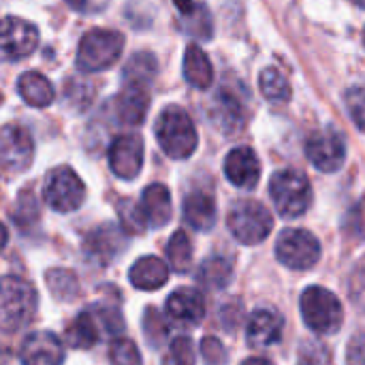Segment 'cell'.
Returning <instances> with one entry per match:
<instances>
[{
	"instance_id": "cell-1",
	"label": "cell",
	"mask_w": 365,
	"mask_h": 365,
	"mask_svg": "<svg viewBox=\"0 0 365 365\" xmlns=\"http://www.w3.org/2000/svg\"><path fill=\"white\" fill-rule=\"evenodd\" d=\"M156 139L163 152L175 160H184L192 156L199 143V135L192 118L178 105L163 109L156 120Z\"/></svg>"
},
{
	"instance_id": "cell-2",
	"label": "cell",
	"mask_w": 365,
	"mask_h": 365,
	"mask_svg": "<svg viewBox=\"0 0 365 365\" xmlns=\"http://www.w3.org/2000/svg\"><path fill=\"white\" fill-rule=\"evenodd\" d=\"M36 312V291L21 278L6 276L0 284V325L4 334L24 329Z\"/></svg>"
},
{
	"instance_id": "cell-3",
	"label": "cell",
	"mask_w": 365,
	"mask_h": 365,
	"mask_svg": "<svg viewBox=\"0 0 365 365\" xmlns=\"http://www.w3.org/2000/svg\"><path fill=\"white\" fill-rule=\"evenodd\" d=\"M274 207L282 218H297L308 212L312 203V186L297 169H282L269 182Z\"/></svg>"
},
{
	"instance_id": "cell-4",
	"label": "cell",
	"mask_w": 365,
	"mask_h": 365,
	"mask_svg": "<svg viewBox=\"0 0 365 365\" xmlns=\"http://www.w3.org/2000/svg\"><path fill=\"white\" fill-rule=\"evenodd\" d=\"M299 308H302L304 323L314 334L331 336L344 323V312H342L340 299L331 291H327L323 287H310V289H306L304 295H302Z\"/></svg>"
},
{
	"instance_id": "cell-5",
	"label": "cell",
	"mask_w": 365,
	"mask_h": 365,
	"mask_svg": "<svg viewBox=\"0 0 365 365\" xmlns=\"http://www.w3.org/2000/svg\"><path fill=\"white\" fill-rule=\"evenodd\" d=\"M227 227L233 237L244 246H257L265 242L274 229V218L259 201H240L227 216Z\"/></svg>"
},
{
	"instance_id": "cell-6",
	"label": "cell",
	"mask_w": 365,
	"mask_h": 365,
	"mask_svg": "<svg viewBox=\"0 0 365 365\" xmlns=\"http://www.w3.org/2000/svg\"><path fill=\"white\" fill-rule=\"evenodd\" d=\"M124 36L115 30H90L77 49V66L86 73L111 68L122 53Z\"/></svg>"
},
{
	"instance_id": "cell-7",
	"label": "cell",
	"mask_w": 365,
	"mask_h": 365,
	"mask_svg": "<svg viewBox=\"0 0 365 365\" xmlns=\"http://www.w3.org/2000/svg\"><path fill=\"white\" fill-rule=\"evenodd\" d=\"M276 257L291 269H308L319 263L321 244L306 229H287L278 235Z\"/></svg>"
},
{
	"instance_id": "cell-8",
	"label": "cell",
	"mask_w": 365,
	"mask_h": 365,
	"mask_svg": "<svg viewBox=\"0 0 365 365\" xmlns=\"http://www.w3.org/2000/svg\"><path fill=\"white\" fill-rule=\"evenodd\" d=\"M86 199V186L81 178L71 167H58L47 175L45 182V201L51 210L68 214L81 207Z\"/></svg>"
},
{
	"instance_id": "cell-9",
	"label": "cell",
	"mask_w": 365,
	"mask_h": 365,
	"mask_svg": "<svg viewBox=\"0 0 365 365\" xmlns=\"http://www.w3.org/2000/svg\"><path fill=\"white\" fill-rule=\"evenodd\" d=\"M306 156L319 171L334 173L346 160V141L336 128L327 126L306 141Z\"/></svg>"
},
{
	"instance_id": "cell-10",
	"label": "cell",
	"mask_w": 365,
	"mask_h": 365,
	"mask_svg": "<svg viewBox=\"0 0 365 365\" xmlns=\"http://www.w3.org/2000/svg\"><path fill=\"white\" fill-rule=\"evenodd\" d=\"M0 45L4 60H21L30 56L38 45V30L34 24L6 15L2 19V32H0Z\"/></svg>"
},
{
	"instance_id": "cell-11",
	"label": "cell",
	"mask_w": 365,
	"mask_h": 365,
	"mask_svg": "<svg viewBox=\"0 0 365 365\" xmlns=\"http://www.w3.org/2000/svg\"><path fill=\"white\" fill-rule=\"evenodd\" d=\"M0 156L2 167L9 173H21L30 167L34 156V145L24 126L6 124L0 135Z\"/></svg>"
},
{
	"instance_id": "cell-12",
	"label": "cell",
	"mask_w": 365,
	"mask_h": 365,
	"mask_svg": "<svg viewBox=\"0 0 365 365\" xmlns=\"http://www.w3.org/2000/svg\"><path fill=\"white\" fill-rule=\"evenodd\" d=\"M109 167L122 180H135L143 167V139L137 135H120L109 148Z\"/></svg>"
},
{
	"instance_id": "cell-13",
	"label": "cell",
	"mask_w": 365,
	"mask_h": 365,
	"mask_svg": "<svg viewBox=\"0 0 365 365\" xmlns=\"http://www.w3.org/2000/svg\"><path fill=\"white\" fill-rule=\"evenodd\" d=\"M21 365H62L64 364V346L49 331L30 334L19 349Z\"/></svg>"
},
{
	"instance_id": "cell-14",
	"label": "cell",
	"mask_w": 365,
	"mask_h": 365,
	"mask_svg": "<svg viewBox=\"0 0 365 365\" xmlns=\"http://www.w3.org/2000/svg\"><path fill=\"white\" fill-rule=\"evenodd\" d=\"M225 175L237 188H246V190L255 188L261 178V163L252 152V148L240 145L231 150L225 158Z\"/></svg>"
},
{
	"instance_id": "cell-15",
	"label": "cell",
	"mask_w": 365,
	"mask_h": 365,
	"mask_svg": "<svg viewBox=\"0 0 365 365\" xmlns=\"http://www.w3.org/2000/svg\"><path fill=\"white\" fill-rule=\"evenodd\" d=\"M124 90L118 96V118L128 126H139L150 109V83L124 81Z\"/></svg>"
},
{
	"instance_id": "cell-16",
	"label": "cell",
	"mask_w": 365,
	"mask_h": 365,
	"mask_svg": "<svg viewBox=\"0 0 365 365\" xmlns=\"http://www.w3.org/2000/svg\"><path fill=\"white\" fill-rule=\"evenodd\" d=\"M284 329V319L276 310H257L246 329V340L252 349H267L276 342H280Z\"/></svg>"
},
{
	"instance_id": "cell-17",
	"label": "cell",
	"mask_w": 365,
	"mask_h": 365,
	"mask_svg": "<svg viewBox=\"0 0 365 365\" xmlns=\"http://www.w3.org/2000/svg\"><path fill=\"white\" fill-rule=\"evenodd\" d=\"M167 317L182 325H197L205 317V299L199 291L182 287L167 299Z\"/></svg>"
},
{
	"instance_id": "cell-18",
	"label": "cell",
	"mask_w": 365,
	"mask_h": 365,
	"mask_svg": "<svg viewBox=\"0 0 365 365\" xmlns=\"http://www.w3.org/2000/svg\"><path fill=\"white\" fill-rule=\"evenodd\" d=\"M124 248V237L118 227L103 225L86 237V252L98 265H107Z\"/></svg>"
},
{
	"instance_id": "cell-19",
	"label": "cell",
	"mask_w": 365,
	"mask_h": 365,
	"mask_svg": "<svg viewBox=\"0 0 365 365\" xmlns=\"http://www.w3.org/2000/svg\"><path fill=\"white\" fill-rule=\"evenodd\" d=\"M128 278L135 289L139 291H156L167 284L169 267L156 257H141L128 272Z\"/></svg>"
},
{
	"instance_id": "cell-20",
	"label": "cell",
	"mask_w": 365,
	"mask_h": 365,
	"mask_svg": "<svg viewBox=\"0 0 365 365\" xmlns=\"http://www.w3.org/2000/svg\"><path fill=\"white\" fill-rule=\"evenodd\" d=\"M141 207L148 216V222L154 229H163L169 225L173 207H171V195L165 184H152L143 190L141 197Z\"/></svg>"
},
{
	"instance_id": "cell-21",
	"label": "cell",
	"mask_w": 365,
	"mask_h": 365,
	"mask_svg": "<svg viewBox=\"0 0 365 365\" xmlns=\"http://www.w3.org/2000/svg\"><path fill=\"white\" fill-rule=\"evenodd\" d=\"M184 220L195 231H210L216 225V203L205 192H192L184 199Z\"/></svg>"
},
{
	"instance_id": "cell-22",
	"label": "cell",
	"mask_w": 365,
	"mask_h": 365,
	"mask_svg": "<svg viewBox=\"0 0 365 365\" xmlns=\"http://www.w3.org/2000/svg\"><path fill=\"white\" fill-rule=\"evenodd\" d=\"M184 77L197 90H205L214 81V66L205 51L195 43L188 45L184 53Z\"/></svg>"
},
{
	"instance_id": "cell-23",
	"label": "cell",
	"mask_w": 365,
	"mask_h": 365,
	"mask_svg": "<svg viewBox=\"0 0 365 365\" xmlns=\"http://www.w3.org/2000/svg\"><path fill=\"white\" fill-rule=\"evenodd\" d=\"M214 122L220 130L225 133H235L237 128L244 126V120H246V113H244V107L240 103V98L235 94H229V92H218L216 94V103H214Z\"/></svg>"
},
{
	"instance_id": "cell-24",
	"label": "cell",
	"mask_w": 365,
	"mask_h": 365,
	"mask_svg": "<svg viewBox=\"0 0 365 365\" xmlns=\"http://www.w3.org/2000/svg\"><path fill=\"white\" fill-rule=\"evenodd\" d=\"M17 92L30 107H47L53 101V88L41 73L28 71L17 79Z\"/></svg>"
},
{
	"instance_id": "cell-25",
	"label": "cell",
	"mask_w": 365,
	"mask_h": 365,
	"mask_svg": "<svg viewBox=\"0 0 365 365\" xmlns=\"http://www.w3.org/2000/svg\"><path fill=\"white\" fill-rule=\"evenodd\" d=\"M66 344L75 351H88L98 342V327L90 312H81L71 325L66 327Z\"/></svg>"
},
{
	"instance_id": "cell-26",
	"label": "cell",
	"mask_w": 365,
	"mask_h": 365,
	"mask_svg": "<svg viewBox=\"0 0 365 365\" xmlns=\"http://www.w3.org/2000/svg\"><path fill=\"white\" fill-rule=\"evenodd\" d=\"M233 274V265L229 259L225 257H210L207 261L201 263L199 272H197V280L207 287V289H222L229 284Z\"/></svg>"
},
{
	"instance_id": "cell-27",
	"label": "cell",
	"mask_w": 365,
	"mask_h": 365,
	"mask_svg": "<svg viewBox=\"0 0 365 365\" xmlns=\"http://www.w3.org/2000/svg\"><path fill=\"white\" fill-rule=\"evenodd\" d=\"M45 278H47V289L56 299L73 302L79 295V282H77V276L73 272L56 267V269H49L45 274Z\"/></svg>"
},
{
	"instance_id": "cell-28",
	"label": "cell",
	"mask_w": 365,
	"mask_h": 365,
	"mask_svg": "<svg viewBox=\"0 0 365 365\" xmlns=\"http://www.w3.org/2000/svg\"><path fill=\"white\" fill-rule=\"evenodd\" d=\"M167 259L171 263V269H175L178 274L188 272L190 261H192V244H190V237L186 235V231L173 233V237L169 240V246H167Z\"/></svg>"
},
{
	"instance_id": "cell-29",
	"label": "cell",
	"mask_w": 365,
	"mask_h": 365,
	"mask_svg": "<svg viewBox=\"0 0 365 365\" xmlns=\"http://www.w3.org/2000/svg\"><path fill=\"white\" fill-rule=\"evenodd\" d=\"M259 86H261L263 96L269 98V101H287L291 96V88H289L287 77L278 68H274V66L272 68H265L261 73Z\"/></svg>"
},
{
	"instance_id": "cell-30",
	"label": "cell",
	"mask_w": 365,
	"mask_h": 365,
	"mask_svg": "<svg viewBox=\"0 0 365 365\" xmlns=\"http://www.w3.org/2000/svg\"><path fill=\"white\" fill-rule=\"evenodd\" d=\"M120 227L126 233H143L148 225V216L143 207H139L135 201H122L120 203Z\"/></svg>"
},
{
	"instance_id": "cell-31",
	"label": "cell",
	"mask_w": 365,
	"mask_h": 365,
	"mask_svg": "<svg viewBox=\"0 0 365 365\" xmlns=\"http://www.w3.org/2000/svg\"><path fill=\"white\" fill-rule=\"evenodd\" d=\"M143 334L150 346H160L167 340V323H165V317L156 308H145Z\"/></svg>"
},
{
	"instance_id": "cell-32",
	"label": "cell",
	"mask_w": 365,
	"mask_h": 365,
	"mask_svg": "<svg viewBox=\"0 0 365 365\" xmlns=\"http://www.w3.org/2000/svg\"><path fill=\"white\" fill-rule=\"evenodd\" d=\"M156 73V60L150 53H139L135 58H130L126 71H124V81H145L150 83V79Z\"/></svg>"
},
{
	"instance_id": "cell-33",
	"label": "cell",
	"mask_w": 365,
	"mask_h": 365,
	"mask_svg": "<svg viewBox=\"0 0 365 365\" xmlns=\"http://www.w3.org/2000/svg\"><path fill=\"white\" fill-rule=\"evenodd\" d=\"M111 365H141V355L128 338H118L109 346Z\"/></svg>"
},
{
	"instance_id": "cell-34",
	"label": "cell",
	"mask_w": 365,
	"mask_h": 365,
	"mask_svg": "<svg viewBox=\"0 0 365 365\" xmlns=\"http://www.w3.org/2000/svg\"><path fill=\"white\" fill-rule=\"evenodd\" d=\"M297 365H334L331 351L319 342H308L302 346Z\"/></svg>"
},
{
	"instance_id": "cell-35",
	"label": "cell",
	"mask_w": 365,
	"mask_h": 365,
	"mask_svg": "<svg viewBox=\"0 0 365 365\" xmlns=\"http://www.w3.org/2000/svg\"><path fill=\"white\" fill-rule=\"evenodd\" d=\"M346 107H349V113H351L353 122L357 124V128H361L365 133V83L353 86L346 92Z\"/></svg>"
},
{
	"instance_id": "cell-36",
	"label": "cell",
	"mask_w": 365,
	"mask_h": 365,
	"mask_svg": "<svg viewBox=\"0 0 365 365\" xmlns=\"http://www.w3.org/2000/svg\"><path fill=\"white\" fill-rule=\"evenodd\" d=\"M188 21V32L201 38H210L212 36V19L205 6L197 4V9L188 15H182Z\"/></svg>"
},
{
	"instance_id": "cell-37",
	"label": "cell",
	"mask_w": 365,
	"mask_h": 365,
	"mask_svg": "<svg viewBox=\"0 0 365 365\" xmlns=\"http://www.w3.org/2000/svg\"><path fill=\"white\" fill-rule=\"evenodd\" d=\"M344 233L355 237V240H365V201L357 203L355 207H351V212L346 214L344 218V225H342Z\"/></svg>"
},
{
	"instance_id": "cell-38",
	"label": "cell",
	"mask_w": 365,
	"mask_h": 365,
	"mask_svg": "<svg viewBox=\"0 0 365 365\" xmlns=\"http://www.w3.org/2000/svg\"><path fill=\"white\" fill-rule=\"evenodd\" d=\"M349 291H351V302L357 310L365 312V259L355 267L353 276H351V284H349Z\"/></svg>"
},
{
	"instance_id": "cell-39",
	"label": "cell",
	"mask_w": 365,
	"mask_h": 365,
	"mask_svg": "<svg viewBox=\"0 0 365 365\" xmlns=\"http://www.w3.org/2000/svg\"><path fill=\"white\" fill-rule=\"evenodd\" d=\"M38 216V203H36V197L32 195V190H24L17 205H15V222L19 225H26V218L28 220H34Z\"/></svg>"
},
{
	"instance_id": "cell-40",
	"label": "cell",
	"mask_w": 365,
	"mask_h": 365,
	"mask_svg": "<svg viewBox=\"0 0 365 365\" xmlns=\"http://www.w3.org/2000/svg\"><path fill=\"white\" fill-rule=\"evenodd\" d=\"M171 359L175 365H195V344L190 338L180 336L171 342Z\"/></svg>"
},
{
	"instance_id": "cell-41",
	"label": "cell",
	"mask_w": 365,
	"mask_h": 365,
	"mask_svg": "<svg viewBox=\"0 0 365 365\" xmlns=\"http://www.w3.org/2000/svg\"><path fill=\"white\" fill-rule=\"evenodd\" d=\"M201 353H203V359L207 365H227L229 361V355H227L222 342L212 336L201 342Z\"/></svg>"
},
{
	"instance_id": "cell-42",
	"label": "cell",
	"mask_w": 365,
	"mask_h": 365,
	"mask_svg": "<svg viewBox=\"0 0 365 365\" xmlns=\"http://www.w3.org/2000/svg\"><path fill=\"white\" fill-rule=\"evenodd\" d=\"M346 365H365V334H357L349 342Z\"/></svg>"
},
{
	"instance_id": "cell-43",
	"label": "cell",
	"mask_w": 365,
	"mask_h": 365,
	"mask_svg": "<svg viewBox=\"0 0 365 365\" xmlns=\"http://www.w3.org/2000/svg\"><path fill=\"white\" fill-rule=\"evenodd\" d=\"M111 0H66V4L79 13H86V15H96L101 11H105L109 6Z\"/></svg>"
},
{
	"instance_id": "cell-44",
	"label": "cell",
	"mask_w": 365,
	"mask_h": 365,
	"mask_svg": "<svg viewBox=\"0 0 365 365\" xmlns=\"http://www.w3.org/2000/svg\"><path fill=\"white\" fill-rule=\"evenodd\" d=\"M98 310H101V321L109 334H118L124 329V321L118 310H109V308H98Z\"/></svg>"
},
{
	"instance_id": "cell-45",
	"label": "cell",
	"mask_w": 365,
	"mask_h": 365,
	"mask_svg": "<svg viewBox=\"0 0 365 365\" xmlns=\"http://www.w3.org/2000/svg\"><path fill=\"white\" fill-rule=\"evenodd\" d=\"M173 2H175V6L180 9L182 15H188V13H192L197 9V4L192 0H173Z\"/></svg>"
},
{
	"instance_id": "cell-46",
	"label": "cell",
	"mask_w": 365,
	"mask_h": 365,
	"mask_svg": "<svg viewBox=\"0 0 365 365\" xmlns=\"http://www.w3.org/2000/svg\"><path fill=\"white\" fill-rule=\"evenodd\" d=\"M242 365H274L272 361H267V359H263V357H250V359H246Z\"/></svg>"
},
{
	"instance_id": "cell-47",
	"label": "cell",
	"mask_w": 365,
	"mask_h": 365,
	"mask_svg": "<svg viewBox=\"0 0 365 365\" xmlns=\"http://www.w3.org/2000/svg\"><path fill=\"white\" fill-rule=\"evenodd\" d=\"M364 41H365V32H364Z\"/></svg>"
}]
</instances>
